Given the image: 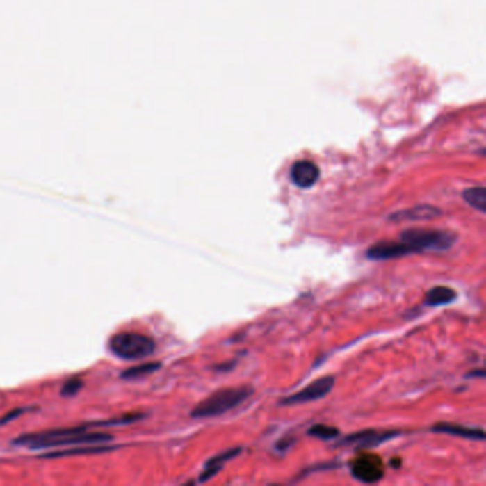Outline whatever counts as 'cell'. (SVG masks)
Listing matches in <instances>:
<instances>
[{"mask_svg": "<svg viewBox=\"0 0 486 486\" xmlns=\"http://www.w3.org/2000/svg\"><path fill=\"white\" fill-rule=\"evenodd\" d=\"M93 425L106 426V422L79 425L73 428H60V430H50L38 434H26L13 439L15 445L26 446L31 449H47L56 446L81 445V444H102L113 441V435L106 432H89Z\"/></svg>", "mask_w": 486, "mask_h": 486, "instance_id": "1", "label": "cell"}, {"mask_svg": "<svg viewBox=\"0 0 486 486\" xmlns=\"http://www.w3.org/2000/svg\"><path fill=\"white\" fill-rule=\"evenodd\" d=\"M254 394V388L251 385H240V387H230L222 388L211 395H209L202 403H198L193 411L190 412V416L193 419H206V418H217L227 412L233 411L238 405H241L244 401Z\"/></svg>", "mask_w": 486, "mask_h": 486, "instance_id": "2", "label": "cell"}, {"mask_svg": "<svg viewBox=\"0 0 486 486\" xmlns=\"http://www.w3.org/2000/svg\"><path fill=\"white\" fill-rule=\"evenodd\" d=\"M399 241L404 243L411 254L448 251L458 241V236L452 232L438 230V228H407L399 236Z\"/></svg>", "mask_w": 486, "mask_h": 486, "instance_id": "3", "label": "cell"}, {"mask_svg": "<svg viewBox=\"0 0 486 486\" xmlns=\"http://www.w3.org/2000/svg\"><path fill=\"white\" fill-rule=\"evenodd\" d=\"M110 353L124 361H138L150 357L156 350L153 338L138 332H119L108 341Z\"/></svg>", "mask_w": 486, "mask_h": 486, "instance_id": "4", "label": "cell"}, {"mask_svg": "<svg viewBox=\"0 0 486 486\" xmlns=\"http://www.w3.org/2000/svg\"><path fill=\"white\" fill-rule=\"evenodd\" d=\"M334 385H335V377H332V375L321 377L316 381H312L311 384H308L301 391L282 398L280 401V405L295 407V405L308 404L312 401H318V399L325 398L334 389Z\"/></svg>", "mask_w": 486, "mask_h": 486, "instance_id": "5", "label": "cell"}, {"mask_svg": "<svg viewBox=\"0 0 486 486\" xmlns=\"http://www.w3.org/2000/svg\"><path fill=\"white\" fill-rule=\"evenodd\" d=\"M353 476L362 483H375L384 478L385 469L380 456L374 453H361L351 462Z\"/></svg>", "mask_w": 486, "mask_h": 486, "instance_id": "6", "label": "cell"}, {"mask_svg": "<svg viewBox=\"0 0 486 486\" xmlns=\"http://www.w3.org/2000/svg\"><path fill=\"white\" fill-rule=\"evenodd\" d=\"M405 255H411L410 248L404 243L395 241V240L378 241L366 250V257L369 260H374V261L395 260V259H401V257H405Z\"/></svg>", "mask_w": 486, "mask_h": 486, "instance_id": "7", "label": "cell"}, {"mask_svg": "<svg viewBox=\"0 0 486 486\" xmlns=\"http://www.w3.org/2000/svg\"><path fill=\"white\" fill-rule=\"evenodd\" d=\"M401 435L398 431H377V430H365L361 432H355L353 435L346 437L339 442V445H350L355 444L358 448H374L384 442L391 441Z\"/></svg>", "mask_w": 486, "mask_h": 486, "instance_id": "8", "label": "cell"}, {"mask_svg": "<svg viewBox=\"0 0 486 486\" xmlns=\"http://www.w3.org/2000/svg\"><path fill=\"white\" fill-rule=\"evenodd\" d=\"M290 179L294 186L302 190H308L317 184L320 179V168L317 164H314L307 160H301L294 163L290 171Z\"/></svg>", "mask_w": 486, "mask_h": 486, "instance_id": "9", "label": "cell"}, {"mask_svg": "<svg viewBox=\"0 0 486 486\" xmlns=\"http://www.w3.org/2000/svg\"><path fill=\"white\" fill-rule=\"evenodd\" d=\"M442 216V210L435 207V206H430V204H421V206H415L412 209H407V210H401L392 213L388 220L394 221V222H404V221H430V220H435L438 217Z\"/></svg>", "mask_w": 486, "mask_h": 486, "instance_id": "10", "label": "cell"}, {"mask_svg": "<svg viewBox=\"0 0 486 486\" xmlns=\"http://www.w3.org/2000/svg\"><path fill=\"white\" fill-rule=\"evenodd\" d=\"M431 431L437 434H446V435L465 438L471 441H485L486 438L482 428H472V426H465L461 423H452V422H438L431 428Z\"/></svg>", "mask_w": 486, "mask_h": 486, "instance_id": "11", "label": "cell"}, {"mask_svg": "<svg viewBox=\"0 0 486 486\" xmlns=\"http://www.w3.org/2000/svg\"><path fill=\"white\" fill-rule=\"evenodd\" d=\"M243 448L241 446H237V448H232V449H227V451H222L220 452L218 455L213 456V458H210L206 465H204V471L200 473L198 476V482L200 483H204L207 480H210L211 478H214L221 469L222 467L228 462V461H232L234 460L236 456H238L241 453Z\"/></svg>", "mask_w": 486, "mask_h": 486, "instance_id": "12", "label": "cell"}, {"mask_svg": "<svg viewBox=\"0 0 486 486\" xmlns=\"http://www.w3.org/2000/svg\"><path fill=\"white\" fill-rule=\"evenodd\" d=\"M458 297L456 291L451 287H446V285H438V287L431 289L425 294L423 298V304L430 305V307H439V305H448L451 302H453Z\"/></svg>", "mask_w": 486, "mask_h": 486, "instance_id": "13", "label": "cell"}, {"mask_svg": "<svg viewBox=\"0 0 486 486\" xmlns=\"http://www.w3.org/2000/svg\"><path fill=\"white\" fill-rule=\"evenodd\" d=\"M118 449V446H106V445H92V446H83V448H76V449H66V451H56L50 453L42 455L43 458H67V456H79V455H90V453H103L108 451Z\"/></svg>", "mask_w": 486, "mask_h": 486, "instance_id": "14", "label": "cell"}, {"mask_svg": "<svg viewBox=\"0 0 486 486\" xmlns=\"http://www.w3.org/2000/svg\"><path fill=\"white\" fill-rule=\"evenodd\" d=\"M465 202L479 213H486V190L483 187H472L462 193Z\"/></svg>", "mask_w": 486, "mask_h": 486, "instance_id": "15", "label": "cell"}, {"mask_svg": "<svg viewBox=\"0 0 486 486\" xmlns=\"http://www.w3.org/2000/svg\"><path fill=\"white\" fill-rule=\"evenodd\" d=\"M160 368H161L160 362H145V364H140V365H136V366H131V368L123 371L122 378L123 380H138V378H143V377L156 373V371Z\"/></svg>", "mask_w": 486, "mask_h": 486, "instance_id": "16", "label": "cell"}, {"mask_svg": "<svg viewBox=\"0 0 486 486\" xmlns=\"http://www.w3.org/2000/svg\"><path fill=\"white\" fill-rule=\"evenodd\" d=\"M308 435L314 437V438H318L321 441H332V439L338 438L339 431H338V428H335V426H330L325 423H317V425H312L309 428Z\"/></svg>", "mask_w": 486, "mask_h": 486, "instance_id": "17", "label": "cell"}, {"mask_svg": "<svg viewBox=\"0 0 486 486\" xmlns=\"http://www.w3.org/2000/svg\"><path fill=\"white\" fill-rule=\"evenodd\" d=\"M83 388V381L80 380V378H70V380H67L65 384H63V387H62V395L63 396H73V395H76L80 389Z\"/></svg>", "mask_w": 486, "mask_h": 486, "instance_id": "18", "label": "cell"}, {"mask_svg": "<svg viewBox=\"0 0 486 486\" xmlns=\"http://www.w3.org/2000/svg\"><path fill=\"white\" fill-rule=\"evenodd\" d=\"M29 410L27 408H17V410H15V411H10L9 414H6L2 419H0V425H2V423H8L9 421H12V419H16V416H19V415H22V414H26Z\"/></svg>", "mask_w": 486, "mask_h": 486, "instance_id": "19", "label": "cell"}, {"mask_svg": "<svg viewBox=\"0 0 486 486\" xmlns=\"http://www.w3.org/2000/svg\"><path fill=\"white\" fill-rule=\"evenodd\" d=\"M294 444V439L293 438H282L277 442L275 445V449L280 451V452H284V451H287L291 448V445Z\"/></svg>", "mask_w": 486, "mask_h": 486, "instance_id": "20", "label": "cell"}, {"mask_svg": "<svg viewBox=\"0 0 486 486\" xmlns=\"http://www.w3.org/2000/svg\"><path fill=\"white\" fill-rule=\"evenodd\" d=\"M234 366V362H230V364H221V365H217L214 366L216 371H218V373H222V371H228V369H232Z\"/></svg>", "mask_w": 486, "mask_h": 486, "instance_id": "21", "label": "cell"}, {"mask_svg": "<svg viewBox=\"0 0 486 486\" xmlns=\"http://www.w3.org/2000/svg\"><path fill=\"white\" fill-rule=\"evenodd\" d=\"M471 373H472V374H468V375H467V378H476V377H479V378H483V377H485V371H483V369H478V371H471Z\"/></svg>", "mask_w": 486, "mask_h": 486, "instance_id": "22", "label": "cell"}]
</instances>
